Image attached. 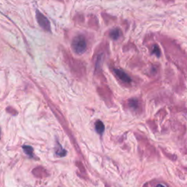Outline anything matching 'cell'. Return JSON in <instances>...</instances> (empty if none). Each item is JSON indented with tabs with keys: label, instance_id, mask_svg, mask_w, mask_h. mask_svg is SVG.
<instances>
[{
	"label": "cell",
	"instance_id": "9",
	"mask_svg": "<svg viewBox=\"0 0 187 187\" xmlns=\"http://www.w3.org/2000/svg\"><path fill=\"white\" fill-rule=\"evenodd\" d=\"M152 54H156V55H157V56H158V57H159V56H160V54H161L160 50H159V47H158L157 45H154V48H153V50H152Z\"/></svg>",
	"mask_w": 187,
	"mask_h": 187
},
{
	"label": "cell",
	"instance_id": "2",
	"mask_svg": "<svg viewBox=\"0 0 187 187\" xmlns=\"http://www.w3.org/2000/svg\"><path fill=\"white\" fill-rule=\"evenodd\" d=\"M36 18H37V23L39 26L46 32H51V23H50L48 18L42 14L39 10L36 11Z\"/></svg>",
	"mask_w": 187,
	"mask_h": 187
},
{
	"label": "cell",
	"instance_id": "6",
	"mask_svg": "<svg viewBox=\"0 0 187 187\" xmlns=\"http://www.w3.org/2000/svg\"><path fill=\"white\" fill-rule=\"evenodd\" d=\"M95 128L96 131H97V133L99 134V135H102V134H103L104 131V125L102 121H97L95 123Z\"/></svg>",
	"mask_w": 187,
	"mask_h": 187
},
{
	"label": "cell",
	"instance_id": "1",
	"mask_svg": "<svg viewBox=\"0 0 187 187\" xmlns=\"http://www.w3.org/2000/svg\"><path fill=\"white\" fill-rule=\"evenodd\" d=\"M72 49L77 55H82L86 51L87 41L83 35H79L72 41Z\"/></svg>",
	"mask_w": 187,
	"mask_h": 187
},
{
	"label": "cell",
	"instance_id": "11",
	"mask_svg": "<svg viewBox=\"0 0 187 187\" xmlns=\"http://www.w3.org/2000/svg\"><path fill=\"white\" fill-rule=\"evenodd\" d=\"M157 187H167V186H166L165 185L162 184V183H159V184L157 185Z\"/></svg>",
	"mask_w": 187,
	"mask_h": 187
},
{
	"label": "cell",
	"instance_id": "4",
	"mask_svg": "<svg viewBox=\"0 0 187 187\" xmlns=\"http://www.w3.org/2000/svg\"><path fill=\"white\" fill-rule=\"evenodd\" d=\"M128 105L132 111H138L140 109V102L136 99H131L128 101Z\"/></svg>",
	"mask_w": 187,
	"mask_h": 187
},
{
	"label": "cell",
	"instance_id": "3",
	"mask_svg": "<svg viewBox=\"0 0 187 187\" xmlns=\"http://www.w3.org/2000/svg\"><path fill=\"white\" fill-rule=\"evenodd\" d=\"M114 73L116 76L119 78V80H121L123 83H130L132 82L131 78L125 72H123V70L119 69H115Z\"/></svg>",
	"mask_w": 187,
	"mask_h": 187
},
{
	"label": "cell",
	"instance_id": "5",
	"mask_svg": "<svg viewBox=\"0 0 187 187\" xmlns=\"http://www.w3.org/2000/svg\"><path fill=\"white\" fill-rule=\"evenodd\" d=\"M109 35L110 37L113 39V40H116V39H118L121 36V31L118 28L113 29V30H111Z\"/></svg>",
	"mask_w": 187,
	"mask_h": 187
},
{
	"label": "cell",
	"instance_id": "12",
	"mask_svg": "<svg viewBox=\"0 0 187 187\" xmlns=\"http://www.w3.org/2000/svg\"><path fill=\"white\" fill-rule=\"evenodd\" d=\"M0 136H1V129H0Z\"/></svg>",
	"mask_w": 187,
	"mask_h": 187
},
{
	"label": "cell",
	"instance_id": "8",
	"mask_svg": "<svg viewBox=\"0 0 187 187\" xmlns=\"http://www.w3.org/2000/svg\"><path fill=\"white\" fill-rule=\"evenodd\" d=\"M56 154L59 155V157H64V156L66 155V151L63 149L62 147L59 145V147H58V150L56 151Z\"/></svg>",
	"mask_w": 187,
	"mask_h": 187
},
{
	"label": "cell",
	"instance_id": "10",
	"mask_svg": "<svg viewBox=\"0 0 187 187\" xmlns=\"http://www.w3.org/2000/svg\"><path fill=\"white\" fill-rule=\"evenodd\" d=\"M7 112L10 113V114L12 115H16L17 114V111H15V110L14 108H13L12 107H8L6 109Z\"/></svg>",
	"mask_w": 187,
	"mask_h": 187
},
{
	"label": "cell",
	"instance_id": "7",
	"mask_svg": "<svg viewBox=\"0 0 187 187\" xmlns=\"http://www.w3.org/2000/svg\"><path fill=\"white\" fill-rule=\"evenodd\" d=\"M23 149L24 151V152L29 157L31 158H33L35 156H34V153H33V148L31 147L30 145H23Z\"/></svg>",
	"mask_w": 187,
	"mask_h": 187
}]
</instances>
